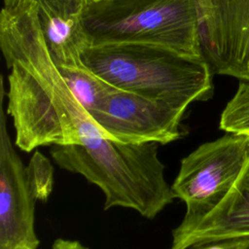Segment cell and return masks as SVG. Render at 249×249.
Instances as JSON below:
<instances>
[{
    "label": "cell",
    "instance_id": "obj_1",
    "mask_svg": "<svg viewBox=\"0 0 249 249\" xmlns=\"http://www.w3.org/2000/svg\"><path fill=\"white\" fill-rule=\"evenodd\" d=\"M0 47L10 69L7 112L20 150L28 153L41 146L107 138L77 101L53 60L38 20L36 0L3 7Z\"/></svg>",
    "mask_w": 249,
    "mask_h": 249
},
{
    "label": "cell",
    "instance_id": "obj_2",
    "mask_svg": "<svg viewBox=\"0 0 249 249\" xmlns=\"http://www.w3.org/2000/svg\"><path fill=\"white\" fill-rule=\"evenodd\" d=\"M158 150L157 142L95 137L83 144L53 146L51 156L60 168L97 186L105 196V210L124 207L154 219L175 199Z\"/></svg>",
    "mask_w": 249,
    "mask_h": 249
},
{
    "label": "cell",
    "instance_id": "obj_3",
    "mask_svg": "<svg viewBox=\"0 0 249 249\" xmlns=\"http://www.w3.org/2000/svg\"><path fill=\"white\" fill-rule=\"evenodd\" d=\"M82 63L116 89L186 111L213 93L211 72L201 57L147 44L88 47Z\"/></svg>",
    "mask_w": 249,
    "mask_h": 249
},
{
    "label": "cell",
    "instance_id": "obj_4",
    "mask_svg": "<svg viewBox=\"0 0 249 249\" xmlns=\"http://www.w3.org/2000/svg\"><path fill=\"white\" fill-rule=\"evenodd\" d=\"M89 47L158 45L201 57L194 0H86Z\"/></svg>",
    "mask_w": 249,
    "mask_h": 249
},
{
    "label": "cell",
    "instance_id": "obj_5",
    "mask_svg": "<svg viewBox=\"0 0 249 249\" xmlns=\"http://www.w3.org/2000/svg\"><path fill=\"white\" fill-rule=\"evenodd\" d=\"M249 159V135L226 133L205 142L181 160L171 185L174 198L186 204L183 220L197 219L229 193Z\"/></svg>",
    "mask_w": 249,
    "mask_h": 249
},
{
    "label": "cell",
    "instance_id": "obj_6",
    "mask_svg": "<svg viewBox=\"0 0 249 249\" xmlns=\"http://www.w3.org/2000/svg\"><path fill=\"white\" fill-rule=\"evenodd\" d=\"M0 84V249H37L35 203L45 198L12 144L3 109V76Z\"/></svg>",
    "mask_w": 249,
    "mask_h": 249
},
{
    "label": "cell",
    "instance_id": "obj_7",
    "mask_svg": "<svg viewBox=\"0 0 249 249\" xmlns=\"http://www.w3.org/2000/svg\"><path fill=\"white\" fill-rule=\"evenodd\" d=\"M201 56L211 72L249 83V0H194Z\"/></svg>",
    "mask_w": 249,
    "mask_h": 249
},
{
    "label": "cell",
    "instance_id": "obj_8",
    "mask_svg": "<svg viewBox=\"0 0 249 249\" xmlns=\"http://www.w3.org/2000/svg\"><path fill=\"white\" fill-rule=\"evenodd\" d=\"M185 111L139 94L116 89L90 114L108 139L122 143L167 144L181 137Z\"/></svg>",
    "mask_w": 249,
    "mask_h": 249
},
{
    "label": "cell",
    "instance_id": "obj_9",
    "mask_svg": "<svg viewBox=\"0 0 249 249\" xmlns=\"http://www.w3.org/2000/svg\"><path fill=\"white\" fill-rule=\"evenodd\" d=\"M249 235V159L224 198L203 216L182 220L172 231L170 249L215 239Z\"/></svg>",
    "mask_w": 249,
    "mask_h": 249
},
{
    "label": "cell",
    "instance_id": "obj_10",
    "mask_svg": "<svg viewBox=\"0 0 249 249\" xmlns=\"http://www.w3.org/2000/svg\"><path fill=\"white\" fill-rule=\"evenodd\" d=\"M40 27L58 68L82 66L81 56L89 47L85 26L86 0H36Z\"/></svg>",
    "mask_w": 249,
    "mask_h": 249
},
{
    "label": "cell",
    "instance_id": "obj_11",
    "mask_svg": "<svg viewBox=\"0 0 249 249\" xmlns=\"http://www.w3.org/2000/svg\"><path fill=\"white\" fill-rule=\"evenodd\" d=\"M59 69L71 92L89 115L117 89L84 64L79 67Z\"/></svg>",
    "mask_w": 249,
    "mask_h": 249
},
{
    "label": "cell",
    "instance_id": "obj_12",
    "mask_svg": "<svg viewBox=\"0 0 249 249\" xmlns=\"http://www.w3.org/2000/svg\"><path fill=\"white\" fill-rule=\"evenodd\" d=\"M219 128L226 133L249 135V83L240 81L222 111Z\"/></svg>",
    "mask_w": 249,
    "mask_h": 249
},
{
    "label": "cell",
    "instance_id": "obj_13",
    "mask_svg": "<svg viewBox=\"0 0 249 249\" xmlns=\"http://www.w3.org/2000/svg\"><path fill=\"white\" fill-rule=\"evenodd\" d=\"M187 249H249V235L199 242Z\"/></svg>",
    "mask_w": 249,
    "mask_h": 249
},
{
    "label": "cell",
    "instance_id": "obj_14",
    "mask_svg": "<svg viewBox=\"0 0 249 249\" xmlns=\"http://www.w3.org/2000/svg\"><path fill=\"white\" fill-rule=\"evenodd\" d=\"M52 249H89L78 240L57 238L53 241Z\"/></svg>",
    "mask_w": 249,
    "mask_h": 249
},
{
    "label": "cell",
    "instance_id": "obj_15",
    "mask_svg": "<svg viewBox=\"0 0 249 249\" xmlns=\"http://www.w3.org/2000/svg\"><path fill=\"white\" fill-rule=\"evenodd\" d=\"M4 1V7H13L19 3L21 0H3Z\"/></svg>",
    "mask_w": 249,
    "mask_h": 249
},
{
    "label": "cell",
    "instance_id": "obj_16",
    "mask_svg": "<svg viewBox=\"0 0 249 249\" xmlns=\"http://www.w3.org/2000/svg\"><path fill=\"white\" fill-rule=\"evenodd\" d=\"M89 1H100V0H89Z\"/></svg>",
    "mask_w": 249,
    "mask_h": 249
}]
</instances>
